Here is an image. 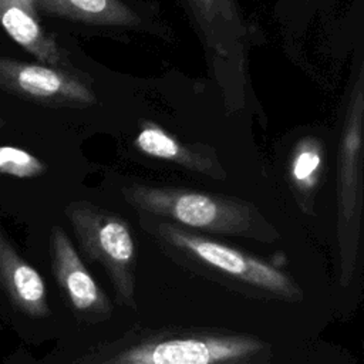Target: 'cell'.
I'll list each match as a JSON object with an SVG mask.
<instances>
[{"instance_id":"6da1fadb","label":"cell","mask_w":364,"mask_h":364,"mask_svg":"<svg viewBox=\"0 0 364 364\" xmlns=\"http://www.w3.org/2000/svg\"><path fill=\"white\" fill-rule=\"evenodd\" d=\"M270 344L246 333L165 328L100 344L81 364H270Z\"/></svg>"},{"instance_id":"7a4b0ae2","label":"cell","mask_w":364,"mask_h":364,"mask_svg":"<svg viewBox=\"0 0 364 364\" xmlns=\"http://www.w3.org/2000/svg\"><path fill=\"white\" fill-rule=\"evenodd\" d=\"M139 216L144 230L173 260L252 296L293 303L303 300L293 277L267 260L172 222L145 213Z\"/></svg>"},{"instance_id":"3957f363","label":"cell","mask_w":364,"mask_h":364,"mask_svg":"<svg viewBox=\"0 0 364 364\" xmlns=\"http://www.w3.org/2000/svg\"><path fill=\"white\" fill-rule=\"evenodd\" d=\"M121 193L139 213L191 230L242 236L266 243L280 236L252 202L240 198L145 183L125 185Z\"/></svg>"},{"instance_id":"277c9868","label":"cell","mask_w":364,"mask_h":364,"mask_svg":"<svg viewBox=\"0 0 364 364\" xmlns=\"http://www.w3.org/2000/svg\"><path fill=\"white\" fill-rule=\"evenodd\" d=\"M363 121L364 73L363 65H360L347 105L337 159L338 283L343 287L351 284L358 267L363 215Z\"/></svg>"},{"instance_id":"5b68a950","label":"cell","mask_w":364,"mask_h":364,"mask_svg":"<svg viewBox=\"0 0 364 364\" xmlns=\"http://www.w3.org/2000/svg\"><path fill=\"white\" fill-rule=\"evenodd\" d=\"M81 252L107 273L115 299L122 307H136V243L132 230L119 215L78 200L65 206Z\"/></svg>"},{"instance_id":"8992f818","label":"cell","mask_w":364,"mask_h":364,"mask_svg":"<svg viewBox=\"0 0 364 364\" xmlns=\"http://www.w3.org/2000/svg\"><path fill=\"white\" fill-rule=\"evenodd\" d=\"M0 88L20 98L47 105L95 104L94 91L63 67L0 57Z\"/></svg>"},{"instance_id":"52a82bcc","label":"cell","mask_w":364,"mask_h":364,"mask_svg":"<svg viewBox=\"0 0 364 364\" xmlns=\"http://www.w3.org/2000/svg\"><path fill=\"white\" fill-rule=\"evenodd\" d=\"M50 249L54 277L73 310L88 323H100L109 318L114 310L109 297L94 280L60 226L51 229Z\"/></svg>"},{"instance_id":"ba28073f","label":"cell","mask_w":364,"mask_h":364,"mask_svg":"<svg viewBox=\"0 0 364 364\" xmlns=\"http://www.w3.org/2000/svg\"><path fill=\"white\" fill-rule=\"evenodd\" d=\"M134 144L146 156L173 162L213 179H225L226 176L213 149L200 144L181 142L155 122H142Z\"/></svg>"},{"instance_id":"9c48e42d","label":"cell","mask_w":364,"mask_h":364,"mask_svg":"<svg viewBox=\"0 0 364 364\" xmlns=\"http://www.w3.org/2000/svg\"><path fill=\"white\" fill-rule=\"evenodd\" d=\"M0 26L13 41L41 63L54 67L67 64L55 38L44 31L34 0H0Z\"/></svg>"},{"instance_id":"30bf717a","label":"cell","mask_w":364,"mask_h":364,"mask_svg":"<svg viewBox=\"0 0 364 364\" xmlns=\"http://www.w3.org/2000/svg\"><path fill=\"white\" fill-rule=\"evenodd\" d=\"M0 283L21 311L44 317L50 314L46 284L40 273L21 259L0 230Z\"/></svg>"},{"instance_id":"8fae6325","label":"cell","mask_w":364,"mask_h":364,"mask_svg":"<svg viewBox=\"0 0 364 364\" xmlns=\"http://www.w3.org/2000/svg\"><path fill=\"white\" fill-rule=\"evenodd\" d=\"M196 26L216 55L228 57L245 34L243 23L233 0H186Z\"/></svg>"},{"instance_id":"7c38bea8","label":"cell","mask_w":364,"mask_h":364,"mask_svg":"<svg viewBox=\"0 0 364 364\" xmlns=\"http://www.w3.org/2000/svg\"><path fill=\"white\" fill-rule=\"evenodd\" d=\"M44 13L95 26L136 27L139 16L121 0H34Z\"/></svg>"},{"instance_id":"4fadbf2b","label":"cell","mask_w":364,"mask_h":364,"mask_svg":"<svg viewBox=\"0 0 364 364\" xmlns=\"http://www.w3.org/2000/svg\"><path fill=\"white\" fill-rule=\"evenodd\" d=\"M323 159V145L314 136L301 138L291 154L289 179L299 206L304 213L313 212V195L320 182Z\"/></svg>"},{"instance_id":"5bb4252c","label":"cell","mask_w":364,"mask_h":364,"mask_svg":"<svg viewBox=\"0 0 364 364\" xmlns=\"http://www.w3.org/2000/svg\"><path fill=\"white\" fill-rule=\"evenodd\" d=\"M46 171V165L27 151L0 146V172L17 178H34Z\"/></svg>"}]
</instances>
